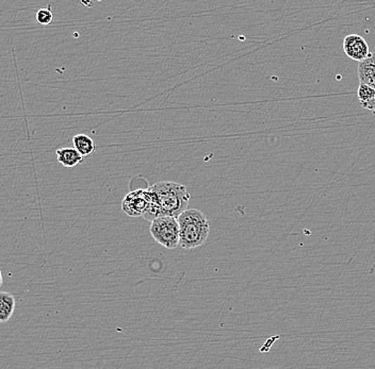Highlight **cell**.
I'll return each instance as SVG.
<instances>
[{
    "label": "cell",
    "mask_w": 375,
    "mask_h": 369,
    "mask_svg": "<svg viewBox=\"0 0 375 369\" xmlns=\"http://www.w3.org/2000/svg\"><path fill=\"white\" fill-rule=\"evenodd\" d=\"M157 199L159 215L178 218L190 203V194L180 183L162 181L150 187Z\"/></svg>",
    "instance_id": "1"
},
{
    "label": "cell",
    "mask_w": 375,
    "mask_h": 369,
    "mask_svg": "<svg viewBox=\"0 0 375 369\" xmlns=\"http://www.w3.org/2000/svg\"><path fill=\"white\" fill-rule=\"evenodd\" d=\"M179 236L181 248H197L205 244L209 236L210 222L203 212L197 209H188L178 216Z\"/></svg>",
    "instance_id": "2"
},
{
    "label": "cell",
    "mask_w": 375,
    "mask_h": 369,
    "mask_svg": "<svg viewBox=\"0 0 375 369\" xmlns=\"http://www.w3.org/2000/svg\"><path fill=\"white\" fill-rule=\"evenodd\" d=\"M150 232L152 239L162 246L175 249L179 246V224L177 218L162 216L150 222Z\"/></svg>",
    "instance_id": "3"
},
{
    "label": "cell",
    "mask_w": 375,
    "mask_h": 369,
    "mask_svg": "<svg viewBox=\"0 0 375 369\" xmlns=\"http://www.w3.org/2000/svg\"><path fill=\"white\" fill-rule=\"evenodd\" d=\"M152 201V193L150 189H136L125 196L121 201V210L131 217H143Z\"/></svg>",
    "instance_id": "4"
},
{
    "label": "cell",
    "mask_w": 375,
    "mask_h": 369,
    "mask_svg": "<svg viewBox=\"0 0 375 369\" xmlns=\"http://www.w3.org/2000/svg\"><path fill=\"white\" fill-rule=\"evenodd\" d=\"M343 51L354 61L362 62L370 55L369 45L362 36L349 34L343 39Z\"/></svg>",
    "instance_id": "5"
},
{
    "label": "cell",
    "mask_w": 375,
    "mask_h": 369,
    "mask_svg": "<svg viewBox=\"0 0 375 369\" xmlns=\"http://www.w3.org/2000/svg\"><path fill=\"white\" fill-rule=\"evenodd\" d=\"M357 73L360 83L375 88V53H370L366 60L360 62Z\"/></svg>",
    "instance_id": "6"
},
{
    "label": "cell",
    "mask_w": 375,
    "mask_h": 369,
    "mask_svg": "<svg viewBox=\"0 0 375 369\" xmlns=\"http://www.w3.org/2000/svg\"><path fill=\"white\" fill-rule=\"evenodd\" d=\"M55 154H57L58 162L67 168L77 166L84 160V156L78 152L76 148H60Z\"/></svg>",
    "instance_id": "7"
},
{
    "label": "cell",
    "mask_w": 375,
    "mask_h": 369,
    "mask_svg": "<svg viewBox=\"0 0 375 369\" xmlns=\"http://www.w3.org/2000/svg\"><path fill=\"white\" fill-rule=\"evenodd\" d=\"M15 298L7 292L0 293V321L6 323L11 318L15 311Z\"/></svg>",
    "instance_id": "8"
},
{
    "label": "cell",
    "mask_w": 375,
    "mask_h": 369,
    "mask_svg": "<svg viewBox=\"0 0 375 369\" xmlns=\"http://www.w3.org/2000/svg\"><path fill=\"white\" fill-rule=\"evenodd\" d=\"M74 148L78 150L82 156H91L96 150V145L88 134H76L73 137Z\"/></svg>",
    "instance_id": "9"
},
{
    "label": "cell",
    "mask_w": 375,
    "mask_h": 369,
    "mask_svg": "<svg viewBox=\"0 0 375 369\" xmlns=\"http://www.w3.org/2000/svg\"><path fill=\"white\" fill-rule=\"evenodd\" d=\"M358 100H360V106L364 107L366 105L370 104L375 99V88L367 86V84L360 83L357 90Z\"/></svg>",
    "instance_id": "10"
},
{
    "label": "cell",
    "mask_w": 375,
    "mask_h": 369,
    "mask_svg": "<svg viewBox=\"0 0 375 369\" xmlns=\"http://www.w3.org/2000/svg\"><path fill=\"white\" fill-rule=\"evenodd\" d=\"M37 22L42 26H48L55 20V15H53L51 6L48 5L47 8H42L37 12Z\"/></svg>",
    "instance_id": "11"
},
{
    "label": "cell",
    "mask_w": 375,
    "mask_h": 369,
    "mask_svg": "<svg viewBox=\"0 0 375 369\" xmlns=\"http://www.w3.org/2000/svg\"><path fill=\"white\" fill-rule=\"evenodd\" d=\"M362 108L366 109V110L370 111L371 113L375 115V99L370 104L366 105V106L362 107Z\"/></svg>",
    "instance_id": "12"
}]
</instances>
